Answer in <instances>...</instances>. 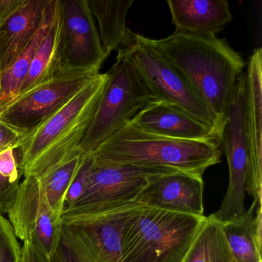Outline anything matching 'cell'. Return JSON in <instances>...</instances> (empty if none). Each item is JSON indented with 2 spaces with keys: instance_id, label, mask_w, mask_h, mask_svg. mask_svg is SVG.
Wrapping results in <instances>:
<instances>
[{
  "instance_id": "6da1fadb",
  "label": "cell",
  "mask_w": 262,
  "mask_h": 262,
  "mask_svg": "<svg viewBox=\"0 0 262 262\" xmlns=\"http://www.w3.org/2000/svg\"><path fill=\"white\" fill-rule=\"evenodd\" d=\"M149 42L197 92L222 126L245 67L241 55L217 36L178 30L165 39H149Z\"/></svg>"
},
{
  "instance_id": "7a4b0ae2",
  "label": "cell",
  "mask_w": 262,
  "mask_h": 262,
  "mask_svg": "<svg viewBox=\"0 0 262 262\" xmlns=\"http://www.w3.org/2000/svg\"><path fill=\"white\" fill-rule=\"evenodd\" d=\"M107 81L106 73L93 76L67 103L23 137L16 152L24 177L42 179L80 155L78 148Z\"/></svg>"
},
{
  "instance_id": "3957f363",
  "label": "cell",
  "mask_w": 262,
  "mask_h": 262,
  "mask_svg": "<svg viewBox=\"0 0 262 262\" xmlns=\"http://www.w3.org/2000/svg\"><path fill=\"white\" fill-rule=\"evenodd\" d=\"M219 144L158 136L128 122L89 157L95 165H137L171 168L202 177L221 162Z\"/></svg>"
},
{
  "instance_id": "277c9868",
  "label": "cell",
  "mask_w": 262,
  "mask_h": 262,
  "mask_svg": "<svg viewBox=\"0 0 262 262\" xmlns=\"http://www.w3.org/2000/svg\"><path fill=\"white\" fill-rule=\"evenodd\" d=\"M205 219L138 204L124 222L122 262H182Z\"/></svg>"
},
{
  "instance_id": "5b68a950",
  "label": "cell",
  "mask_w": 262,
  "mask_h": 262,
  "mask_svg": "<svg viewBox=\"0 0 262 262\" xmlns=\"http://www.w3.org/2000/svg\"><path fill=\"white\" fill-rule=\"evenodd\" d=\"M137 205L64 212L59 242L50 262H122L124 222Z\"/></svg>"
},
{
  "instance_id": "8992f818",
  "label": "cell",
  "mask_w": 262,
  "mask_h": 262,
  "mask_svg": "<svg viewBox=\"0 0 262 262\" xmlns=\"http://www.w3.org/2000/svg\"><path fill=\"white\" fill-rule=\"evenodd\" d=\"M108 81L78 151L90 156L151 100L126 49L118 51Z\"/></svg>"
},
{
  "instance_id": "52a82bcc",
  "label": "cell",
  "mask_w": 262,
  "mask_h": 262,
  "mask_svg": "<svg viewBox=\"0 0 262 262\" xmlns=\"http://www.w3.org/2000/svg\"><path fill=\"white\" fill-rule=\"evenodd\" d=\"M246 105V74L243 73L225 110L221 129L220 144L228 161L229 181L220 208L211 215L222 224L237 220L246 211L245 192L250 162Z\"/></svg>"
},
{
  "instance_id": "ba28073f",
  "label": "cell",
  "mask_w": 262,
  "mask_h": 262,
  "mask_svg": "<svg viewBox=\"0 0 262 262\" xmlns=\"http://www.w3.org/2000/svg\"><path fill=\"white\" fill-rule=\"evenodd\" d=\"M126 50L152 100L178 107L221 134L220 123L202 98L155 50L148 38L137 34L136 43Z\"/></svg>"
},
{
  "instance_id": "9c48e42d",
  "label": "cell",
  "mask_w": 262,
  "mask_h": 262,
  "mask_svg": "<svg viewBox=\"0 0 262 262\" xmlns=\"http://www.w3.org/2000/svg\"><path fill=\"white\" fill-rule=\"evenodd\" d=\"M176 172L180 171L166 167L100 165L91 161L83 194L64 212L98 211L134 203L151 184Z\"/></svg>"
},
{
  "instance_id": "30bf717a",
  "label": "cell",
  "mask_w": 262,
  "mask_h": 262,
  "mask_svg": "<svg viewBox=\"0 0 262 262\" xmlns=\"http://www.w3.org/2000/svg\"><path fill=\"white\" fill-rule=\"evenodd\" d=\"M99 73L62 71L0 107V123L26 135L67 103Z\"/></svg>"
},
{
  "instance_id": "8fae6325",
  "label": "cell",
  "mask_w": 262,
  "mask_h": 262,
  "mask_svg": "<svg viewBox=\"0 0 262 262\" xmlns=\"http://www.w3.org/2000/svg\"><path fill=\"white\" fill-rule=\"evenodd\" d=\"M110 55L102 47L88 0H60L61 71L100 73Z\"/></svg>"
},
{
  "instance_id": "7c38bea8",
  "label": "cell",
  "mask_w": 262,
  "mask_h": 262,
  "mask_svg": "<svg viewBox=\"0 0 262 262\" xmlns=\"http://www.w3.org/2000/svg\"><path fill=\"white\" fill-rule=\"evenodd\" d=\"M7 214L16 237L30 242L51 260L59 242L62 219L56 217L50 208L39 178L24 177Z\"/></svg>"
},
{
  "instance_id": "4fadbf2b",
  "label": "cell",
  "mask_w": 262,
  "mask_h": 262,
  "mask_svg": "<svg viewBox=\"0 0 262 262\" xmlns=\"http://www.w3.org/2000/svg\"><path fill=\"white\" fill-rule=\"evenodd\" d=\"M130 122L144 131L182 140L203 141L220 145V135L189 113L151 99Z\"/></svg>"
},
{
  "instance_id": "5bb4252c",
  "label": "cell",
  "mask_w": 262,
  "mask_h": 262,
  "mask_svg": "<svg viewBox=\"0 0 262 262\" xmlns=\"http://www.w3.org/2000/svg\"><path fill=\"white\" fill-rule=\"evenodd\" d=\"M246 74L247 130L250 144L249 176L246 192L261 205L262 194V50H254Z\"/></svg>"
},
{
  "instance_id": "9a60e30c",
  "label": "cell",
  "mask_w": 262,
  "mask_h": 262,
  "mask_svg": "<svg viewBox=\"0 0 262 262\" xmlns=\"http://www.w3.org/2000/svg\"><path fill=\"white\" fill-rule=\"evenodd\" d=\"M202 177L176 172L148 187L136 202L174 212L204 216Z\"/></svg>"
},
{
  "instance_id": "2e32d148",
  "label": "cell",
  "mask_w": 262,
  "mask_h": 262,
  "mask_svg": "<svg viewBox=\"0 0 262 262\" xmlns=\"http://www.w3.org/2000/svg\"><path fill=\"white\" fill-rule=\"evenodd\" d=\"M167 4L178 31L217 36L232 20L226 0H168Z\"/></svg>"
},
{
  "instance_id": "e0dca14e",
  "label": "cell",
  "mask_w": 262,
  "mask_h": 262,
  "mask_svg": "<svg viewBox=\"0 0 262 262\" xmlns=\"http://www.w3.org/2000/svg\"><path fill=\"white\" fill-rule=\"evenodd\" d=\"M50 0H25L0 27V75L9 70L43 21Z\"/></svg>"
},
{
  "instance_id": "ac0fdd59",
  "label": "cell",
  "mask_w": 262,
  "mask_h": 262,
  "mask_svg": "<svg viewBox=\"0 0 262 262\" xmlns=\"http://www.w3.org/2000/svg\"><path fill=\"white\" fill-rule=\"evenodd\" d=\"M88 4L99 24L101 42L107 53L129 49L136 43L137 34L126 24L133 0H88Z\"/></svg>"
},
{
  "instance_id": "d6986e66",
  "label": "cell",
  "mask_w": 262,
  "mask_h": 262,
  "mask_svg": "<svg viewBox=\"0 0 262 262\" xmlns=\"http://www.w3.org/2000/svg\"><path fill=\"white\" fill-rule=\"evenodd\" d=\"M60 33V0H56L53 20L45 38L35 53L27 77L17 95L47 82L60 73L59 42Z\"/></svg>"
},
{
  "instance_id": "ffe728a7",
  "label": "cell",
  "mask_w": 262,
  "mask_h": 262,
  "mask_svg": "<svg viewBox=\"0 0 262 262\" xmlns=\"http://www.w3.org/2000/svg\"><path fill=\"white\" fill-rule=\"evenodd\" d=\"M56 0H50L43 21L33 39L11 67L0 75V107L17 95L27 77L32 61L53 20Z\"/></svg>"
},
{
  "instance_id": "44dd1931",
  "label": "cell",
  "mask_w": 262,
  "mask_h": 262,
  "mask_svg": "<svg viewBox=\"0 0 262 262\" xmlns=\"http://www.w3.org/2000/svg\"><path fill=\"white\" fill-rule=\"evenodd\" d=\"M233 259L222 231V224L209 215L182 262H232Z\"/></svg>"
},
{
  "instance_id": "7402d4cb",
  "label": "cell",
  "mask_w": 262,
  "mask_h": 262,
  "mask_svg": "<svg viewBox=\"0 0 262 262\" xmlns=\"http://www.w3.org/2000/svg\"><path fill=\"white\" fill-rule=\"evenodd\" d=\"M253 202L240 219L222 224V231L236 262H262L261 251L256 245L253 234L254 210Z\"/></svg>"
},
{
  "instance_id": "603a6c76",
  "label": "cell",
  "mask_w": 262,
  "mask_h": 262,
  "mask_svg": "<svg viewBox=\"0 0 262 262\" xmlns=\"http://www.w3.org/2000/svg\"><path fill=\"white\" fill-rule=\"evenodd\" d=\"M88 157L78 155L48 176L39 179L47 193L50 208L59 219H62L65 210L67 191Z\"/></svg>"
},
{
  "instance_id": "cb8c5ba5",
  "label": "cell",
  "mask_w": 262,
  "mask_h": 262,
  "mask_svg": "<svg viewBox=\"0 0 262 262\" xmlns=\"http://www.w3.org/2000/svg\"><path fill=\"white\" fill-rule=\"evenodd\" d=\"M19 244L11 224L0 215V262H16L20 256Z\"/></svg>"
},
{
  "instance_id": "d4e9b609",
  "label": "cell",
  "mask_w": 262,
  "mask_h": 262,
  "mask_svg": "<svg viewBox=\"0 0 262 262\" xmlns=\"http://www.w3.org/2000/svg\"><path fill=\"white\" fill-rule=\"evenodd\" d=\"M90 165L91 159L88 157L85 159L83 165L81 167L80 170L67 191L65 199V209L74 204L83 194L88 181Z\"/></svg>"
},
{
  "instance_id": "484cf974",
  "label": "cell",
  "mask_w": 262,
  "mask_h": 262,
  "mask_svg": "<svg viewBox=\"0 0 262 262\" xmlns=\"http://www.w3.org/2000/svg\"><path fill=\"white\" fill-rule=\"evenodd\" d=\"M0 176L10 182H20L21 174L16 150L9 148L0 152Z\"/></svg>"
},
{
  "instance_id": "4316f807",
  "label": "cell",
  "mask_w": 262,
  "mask_h": 262,
  "mask_svg": "<svg viewBox=\"0 0 262 262\" xmlns=\"http://www.w3.org/2000/svg\"><path fill=\"white\" fill-rule=\"evenodd\" d=\"M20 182H10L0 176V214H7L16 199Z\"/></svg>"
},
{
  "instance_id": "83f0119b",
  "label": "cell",
  "mask_w": 262,
  "mask_h": 262,
  "mask_svg": "<svg viewBox=\"0 0 262 262\" xmlns=\"http://www.w3.org/2000/svg\"><path fill=\"white\" fill-rule=\"evenodd\" d=\"M24 136L25 135L0 123V152L9 148L16 150Z\"/></svg>"
},
{
  "instance_id": "f1b7e54d",
  "label": "cell",
  "mask_w": 262,
  "mask_h": 262,
  "mask_svg": "<svg viewBox=\"0 0 262 262\" xmlns=\"http://www.w3.org/2000/svg\"><path fill=\"white\" fill-rule=\"evenodd\" d=\"M25 0H0V27L24 4Z\"/></svg>"
},
{
  "instance_id": "f546056e",
  "label": "cell",
  "mask_w": 262,
  "mask_h": 262,
  "mask_svg": "<svg viewBox=\"0 0 262 262\" xmlns=\"http://www.w3.org/2000/svg\"><path fill=\"white\" fill-rule=\"evenodd\" d=\"M253 234L256 245L261 251L262 245V210L261 205H257L256 208V215L253 220Z\"/></svg>"
},
{
  "instance_id": "4dcf8cb0",
  "label": "cell",
  "mask_w": 262,
  "mask_h": 262,
  "mask_svg": "<svg viewBox=\"0 0 262 262\" xmlns=\"http://www.w3.org/2000/svg\"><path fill=\"white\" fill-rule=\"evenodd\" d=\"M16 262H20V256L18 257L17 260H16Z\"/></svg>"
},
{
  "instance_id": "1f68e13d",
  "label": "cell",
  "mask_w": 262,
  "mask_h": 262,
  "mask_svg": "<svg viewBox=\"0 0 262 262\" xmlns=\"http://www.w3.org/2000/svg\"><path fill=\"white\" fill-rule=\"evenodd\" d=\"M232 262H236L235 259H233Z\"/></svg>"
},
{
  "instance_id": "d6a6232c",
  "label": "cell",
  "mask_w": 262,
  "mask_h": 262,
  "mask_svg": "<svg viewBox=\"0 0 262 262\" xmlns=\"http://www.w3.org/2000/svg\"><path fill=\"white\" fill-rule=\"evenodd\" d=\"M0 215H1V214H0Z\"/></svg>"
}]
</instances>
